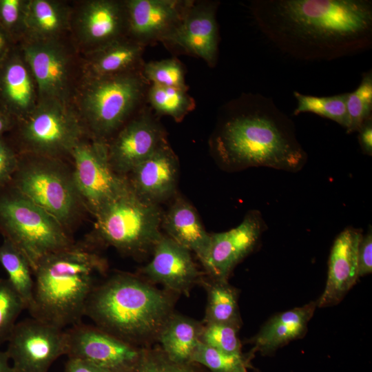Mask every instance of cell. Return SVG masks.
<instances>
[{"label":"cell","instance_id":"cell-42","mask_svg":"<svg viewBox=\"0 0 372 372\" xmlns=\"http://www.w3.org/2000/svg\"><path fill=\"white\" fill-rule=\"evenodd\" d=\"M65 372H107L106 371L83 360L69 358Z\"/></svg>","mask_w":372,"mask_h":372},{"label":"cell","instance_id":"cell-36","mask_svg":"<svg viewBox=\"0 0 372 372\" xmlns=\"http://www.w3.org/2000/svg\"><path fill=\"white\" fill-rule=\"evenodd\" d=\"M127 372H207L194 362H180L170 359L162 349L142 353Z\"/></svg>","mask_w":372,"mask_h":372},{"label":"cell","instance_id":"cell-10","mask_svg":"<svg viewBox=\"0 0 372 372\" xmlns=\"http://www.w3.org/2000/svg\"><path fill=\"white\" fill-rule=\"evenodd\" d=\"M18 45L34 77L39 101L72 103L81 70V56L72 41L23 40Z\"/></svg>","mask_w":372,"mask_h":372},{"label":"cell","instance_id":"cell-9","mask_svg":"<svg viewBox=\"0 0 372 372\" xmlns=\"http://www.w3.org/2000/svg\"><path fill=\"white\" fill-rule=\"evenodd\" d=\"M12 130H16L18 153L54 158L70 155L86 131L72 103L54 100L39 101Z\"/></svg>","mask_w":372,"mask_h":372},{"label":"cell","instance_id":"cell-3","mask_svg":"<svg viewBox=\"0 0 372 372\" xmlns=\"http://www.w3.org/2000/svg\"><path fill=\"white\" fill-rule=\"evenodd\" d=\"M105 265L90 249L74 244L43 258L33 271L31 317L62 329L81 322Z\"/></svg>","mask_w":372,"mask_h":372},{"label":"cell","instance_id":"cell-24","mask_svg":"<svg viewBox=\"0 0 372 372\" xmlns=\"http://www.w3.org/2000/svg\"><path fill=\"white\" fill-rule=\"evenodd\" d=\"M316 308V300L273 316L251 339L252 351L271 355L289 342L303 338Z\"/></svg>","mask_w":372,"mask_h":372},{"label":"cell","instance_id":"cell-22","mask_svg":"<svg viewBox=\"0 0 372 372\" xmlns=\"http://www.w3.org/2000/svg\"><path fill=\"white\" fill-rule=\"evenodd\" d=\"M143 271L153 282L178 293H186L200 278L191 251L163 234L153 247L152 260Z\"/></svg>","mask_w":372,"mask_h":372},{"label":"cell","instance_id":"cell-13","mask_svg":"<svg viewBox=\"0 0 372 372\" xmlns=\"http://www.w3.org/2000/svg\"><path fill=\"white\" fill-rule=\"evenodd\" d=\"M70 34L81 55L127 37L125 0H86L72 6Z\"/></svg>","mask_w":372,"mask_h":372},{"label":"cell","instance_id":"cell-6","mask_svg":"<svg viewBox=\"0 0 372 372\" xmlns=\"http://www.w3.org/2000/svg\"><path fill=\"white\" fill-rule=\"evenodd\" d=\"M0 233L21 250L33 271L43 258L73 244L59 221L10 184L0 188Z\"/></svg>","mask_w":372,"mask_h":372},{"label":"cell","instance_id":"cell-21","mask_svg":"<svg viewBox=\"0 0 372 372\" xmlns=\"http://www.w3.org/2000/svg\"><path fill=\"white\" fill-rule=\"evenodd\" d=\"M178 169L175 153L165 142L129 174L127 180L139 198L159 205L175 194Z\"/></svg>","mask_w":372,"mask_h":372},{"label":"cell","instance_id":"cell-29","mask_svg":"<svg viewBox=\"0 0 372 372\" xmlns=\"http://www.w3.org/2000/svg\"><path fill=\"white\" fill-rule=\"evenodd\" d=\"M0 264L28 309L32 300L34 285L33 270L28 260L11 241L3 238L0 244Z\"/></svg>","mask_w":372,"mask_h":372},{"label":"cell","instance_id":"cell-37","mask_svg":"<svg viewBox=\"0 0 372 372\" xmlns=\"http://www.w3.org/2000/svg\"><path fill=\"white\" fill-rule=\"evenodd\" d=\"M240 328L226 324H205L202 327L200 340L222 351L242 353V346L238 335Z\"/></svg>","mask_w":372,"mask_h":372},{"label":"cell","instance_id":"cell-4","mask_svg":"<svg viewBox=\"0 0 372 372\" xmlns=\"http://www.w3.org/2000/svg\"><path fill=\"white\" fill-rule=\"evenodd\" d=\"M172 313L167 293L128 273L97 285L85 309L96 327L134 345L157 338Z\"/></svg>","mask_w":372,"mask_h":372},{"label":"cell","instance_id":"cell-5","mask_svg":"<svg viewBox=\"0 0 372 372\" xmlns=\"http://www.w3.org/2000/svg\"><path fill=\"white\" fill-rule=\"evenodd\" d=\"M147 83L142 69L102 78L81 77L72 105L86 130L105 141L139 106Z\"/></svg>","mask_w":372,"mask_h":372},{"label":"cell","instance_id":"cell-28","mask_svg":"<svg viewBox=\"0 0 372 372\" xmlns=\"http://www.w3.org/2000/svg\"><path fill=\"white\" fill-rule=\"evenodd\" d=\"M207 303L205 324H226L240 328L242 324L238 304V291L227 280L211 278L205 282Z\"/></svg>","mask_w":372,"mask_h":372},{"label":"cell","instance_id":"cell-11","mask_svg":"<svg viewBox=\"0 0 372 372\" xmlns=\"http://www.w3.org/2000/svg\"><path fill=\"white\" fill-rule=\"evenodd\" d=\"M72 178L79 196L95 216L104 206L130 187L127 178L116 173L108 157L105 141H81L70 154Z\"/></svg>","mask_w":372,"mask_h":372},{"label":"cell","instance_id":"cell-40","mask_svg":"<svg viewBox=\"0 0 372 372\" xmlns=\"http://www.w3.org/2000/svg\"><path fill=\"white\" fill-rule=\"evenodd\" d=\"M358 276H364L372 272V232L371 228L362 235L358 251Z\"/></svg>","mask_w":372,"mask_h":372},{"label":"cell","instance_id":"cell-14","mask_svg":"<svg viewBox=\"0 0 372 372\" xmlns=\"http://www.w3.org/2000/svg\"><path fill=\"white\" fill-rule=\"evenodd\" d=\"M65 333L69 358L85 360L107 372H127L143 349L81 322L68 328Z\"/></svg>","mask_w":372,"mask_h":372},{"label":"cell","instance_id":"cell-35","mask_svg":"<svg viewBox=\"0 0 372 372\" xmlns=\"http://www.w3.org/2000/svg\"><path fill=\"white\" fill-rule=\"evenodd\" d=\"M25 307L7 278H0V344L8 342Z\"/></svg>","mask_w":372,"mask_h":372},{"label":"cell","instance_id":"cell-38","mask_svg":"<svg viewBox=\"0 0 372 372\" xmlns=\"http://www.w3.org/2000/svg\"><path fill=\"white\" fill-rule=\"evenodd\" d=\"M28 0H0V25L19 44L25 36Z\"/></svg>","mask_w":372,"mask_h":372},{"label":"cell","instance_id":"cell-16","mask_svg":"<svg viewBox=\"0 0 372 372\" xmlns=\"http://www.w3.org/2000/svg\"><path fill=\"white\" fill-rule=\"evenodd\" d=\"M218 2L192 1L181 21L163 43L203 59L214 67L219 43Z\"/></svg>","mask_w":372,"mask_h":372},{"label":"cell","instance_id":"cell-27","mask_svg":"<svg viewBox=\"0 0 372 372\" xmlns=\"http://www.w3.org/2000/svg\"><path fill=\"white\" fill-rule=\"evenodd\" d=\"M202 327L191 318L172 313L157 338L162 351L174 361L191 362V356L200 342Z\"/></svg>","mask_w":372,"mask_h":372},{"label":"cell","instance_id":"cell-46","mask_svg":"<svg viewBox=\"0 0 372 372\" xmlns=\"http://www.w3.org/2000/svg\"><path fill=\"white\" fill-rule=\"evenodd\" d=\"M229 372H247V368H240L231 371Z\"/></svg>","mask_w":372,"mask_h":372},{"label":"cell","instance_id":"cell-17","mask_svg":"<svg viewBox=\"0 0 372 372\" xmlns=\"http://www.w3.org/2000/svg\"><path fill=\"white\" fill-rule=\"evenodd\" d=\"M166 142L164 132L153 117L145 112L122 127L107 144L114 171L125 176Z\"/></svg>","mask_w":372,"mask_h":372},{"label":"cell","instance_id":"cell-7","mask_svg":"<svg viewBox=\"0 0 372 372\" xmlns=\"http://www.w3.org/2000/svg\"><path fill=\"white\" fill-rule=\"evenodd\" d=\"M94 216L99 238L126 254L138 255L153 249L162 235L159 205L141 199L130 186Z\"/></svg>","mask_w":372,"mask_h":372},{"label":"cell","instance_id":"cell-33","mask_svg":"<svg viewBox=\"0 0 372 372\" xmlns=\"http://www.w3.org/2000/svg\"><path fill=\"white\" fill-rule=\"evenodd\" d=\"M347 110L349 121L348 133L358 132L361 125L372 118V70L362 74L358 87L348 92Z\"/></svg>","mask_w":372,"mask_h":372},{"label":"cell","instance_id":"cell-18","mask_svg":"<svg viewBox=\"0 0 372 372\" xmlns=\"http://www.w3.org/2000/svg\"><path fill=\"white\" fill-rule=\"evenodd\" d=\"M192 1L125 0L127 37L145 47L163 42L180 23Z\"/></svg>","mask_w":372,"mask_h":372},{"label":"cell","instance_id":"cell-2","mask_svg":"<svg viewBox=\"0 0 372 372\" xmlns=\"http://www.w3.org/2000/svg\"><path fill=\"white\" fill-rule=\"evenodd\" d=\"M214 148L229 169L265 167L296 172L308 158L293 121L260 94H244L225 105Z\"/></svg>","mask_w":372,"mask_h":372},{"label":"cell","instance_id":"cell-34","mask_svg":"<svg viewBox=\"0 0 372 372\" xmlns=\"http://www.w3.org/2000/svg\"><path fill=\"white\" fill-rule=\"evenodd\" d=\"M142 73L150 85L187 90L185 70L176 59H166L143 63Z\"/></svg>","mask_w":372,"mask_h":372},{"label":"cell","instance_id":"cell-45","mask_svg":"<svg viewBox=\"0 0 372 372\" xmlns=\"http://www.w3.org/2000/svg\"><path fill=\"white\" fill-rule=\"evenodd\" d=\"M0 372H14L6 351L0 350Z\"/></svg>","mask_w":372,"mask_h":372},{"label":"cell","instance_id":"cell-19","mask_svg":"<svg viewBox=\"0 0 372 372\" xmlns=\"http://www.w3.org/2000/svg\"><path fill=\"white\" fill-rule=\"evenodd\" d=\"M38 101L34 77L17 44L0 64V110L18 122L32 112Z\"/></svg>","mask_w":372,"mask_h":372},{"label":"cell","instance_id":"cell-30","mask_svg":"<svg viewBox=\"0 0 372 372\" xmlns=\"http://www.w3.org/2000/svg\"><path fill=\"white\" fill-rule=\"evenodd\" d=\"M293 96L297 101L293 115L313 113L333 121L348 130L349 127L347 110L348 92L328 96H317L294 91Z\"/></svg>","mask_w":372,"mask_h":372},{"label":"cell","instance_id":"cell-41","mask_svg":"<svg viewBox=\"0 0 372 372\" xmlns=\"http://www.w3.org/2000/svg\"><path fill=\"white\" fill-rule=\"evenodd\" d=\"M358 141L362 152L372 154V118L366 121L358 130Z\"/></svg>","mask_w":372,"mask_h":372},{"label":"cell","instance_id":"cell-23","mask_svg":"<svg viewBox=\"0 0 372 372\" xmlns=\"http://www.w3.org/2000/svg\"><path fill=\"white\" fill-rule=\"evenodd\" d=\"M144 48L125 37L81 55V77L102 78L141 70Z\"/></svg>","mask_w":372,"mask_h":372},{"label":"cell","instance_id":"cell-12","mask_svg":"<svg viewBox=\"0 0 372 372\" xmlns=\"http://www.w3.org/2000/svg\"><path fill=\"white\" fill-rule=\"evenodd\" d=\"M7 342L14 372H47L67 351L65 330L32 317L17 322Z\"/></svg>","mask_w":372,"mask_h":372},{"label":"cell","instance_id":"cell-31","mask_svg":"<svg viewBox=\"0 0 372 372\" xmlns=\"http://www.w3.org/2000/svg\"><path fill=\"white\" fill-rule=\"evenodd\" d=\"M148 103L160 115L180 121L195 107L187 90L150 85L146 92Z\"/></svg>","mask_w":372,"mask_h":372},{"label":"cell","instance_id":"cell-39","mask_svg":"<svg viewBox=\"0 0 372 372\" xmlns=\"http://www.w3.org/2000/svg\"><path fill=\"white\" fill-rule=\"evenodd\" d=\"M19 165V153L4 137L0 138V188L10 183Z\"/></svg>","mask_w":372,"mask_h":372},{"label":"cell","instance_id":"cell-26","mask_svg":"<svg viewBox=\"0 0 372 372\" xmlns=\"http://www.w3.org/2000/svg\"><path fill=\"white\" fill-rule=\"evenodd\" d=\"M72 12V6L65 1L28 0L23 40L65 38L70 32Z\"/></svg>","mask_w":372,"mask_h":372},{"label":"cell","instance_id":"cell-25","mask_svg":"<svg viewBox=\"0 0 372 372\" xmlns=\"http://www.w3.org/2000/svg\"><path fill=\"white\" fill-rule=\"evenodd\" d=\"M161 227L169 238L194 252L201 263L205 260L210 245L207 233L194 207L178 196L163 214Z\"/></svg>","mask_w":372,"mask_h":372},{"label":"cell","instance_id":"cell-32","mask_svg":"<svg viewBox=\"0 0 372 372\" xmlns=\"http://www.w3.org/2000/svg\"><path fill=\"white\" fill-rule=\"evenodd\" d=\"M253 354V351L249 354L228 353L200 340L191 356L190 362L203 366L210 372H229L240 368L250 367Z\"/></svg>","mask_w":372,"mask_h":372},{"label":"cell","instance_id":"cell-8","mask_svg":"<svg viewBox=\"0 0 372 372\" xmlns=\"http://www.w3.org/2000/svg\"><path fill=\"white\" fill-rule=\"evenodd\" d=\"M10 184L63 225L78 210L81 200L72 174L59 158L19 153L18 167Z\"/></svg>","mask_w":372,"mask_h":372},{"label":"cell","instance_id":"cell-15","mask_svg":"<svg viewBox=\"0 0 372 372\" xmlns=\"http://www.w3.org/2000/svg\"><path fill=\"white\" fill-rule=\"evenodd\" d=\"M265 223L258 211H251L236 227L210 234L207 256L202 263L211 278L227 280L234 267L258 245Z\"/></svg>","mask_w":372,"mask_h":372},{"label":"cell","instance_id":"cell-44","mask_svg":"<svg viewBox=\"0 0 372 372\" xmlns=\"http://www.w3.org/2000/svg\"><path fill=\"white\" fill-rule=\"evenodd\" d=\"M17 121L8 114L0 110V138L11 131L15 126Z\"/></svg>","mask_w":372,"mask_h":372},{"label":"cell","instance_id":"cell-43","mask_svg":"<svg viewBox=\"0 0 372 372\" xmlns=\"http://www.w3.org/2000/svg\"><path fill=\"white\" fill-rule=\"evenodd\" d=\"M17 45V43L0 25V64Z\"/></svg>","mask_w":372,"mask_h":372},{"label":"cell","instance_id":"cell-20","mask_svg":"<svg viewBox=\"0 0 372 372\" xmlns=\"http://www.w3.org/2000/svg\"><path fill=\"white\" fill-rule=\"evenodd\" d=\"M362 235L361 229L347 227L337 236L329 258L327 282L316 300L317 307L338 304L357 282L358 251Z\"/></svg>","mask_w":372,"mask_h":372},{"label":"cell","instance_id":"cell-1","mask_svg":"<svg viewBox=\"0 0 372 372\" xmlns=\"http://www.w3.org/2000/svg\"><path fill=\"white\" fill-rule=\"evenodd\" d=\"M254 21L279 50L305 61H330L372 47L370 0H256Z\"/></svg>","mask_w":372,"mask_h":372}]
</instances>
